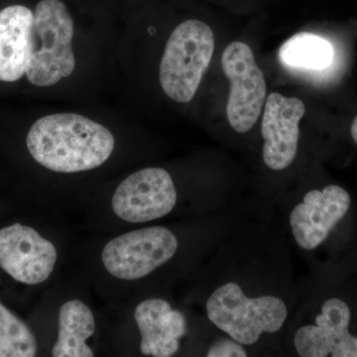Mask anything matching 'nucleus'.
Instances as JSON below:
<instances>
[{
    "instance_id": "f257e3e1",
    "label": "nucleus",
    "mask_w": 357,
    "mask_h": 357,
    "mask_svg": "<svg viewBox=\"0 0 357 357\" xmlns=\"http://www.w3.org/2000/svg\"><path fill=\"white\" fill-rule=\"evenodd\" d=\"M26 145L47 170L75 174L95 170L114 153L115 138L109 128L77 114L45 115L33 123Z\"/></svg>"
},
{
    "instance_id": "f03ea898",
    "label": "nucleus",
    "mask_w": 357,
    "mask_h": 357,
    "mask_svg": "<svg viewBox=\"0 0 357 357\" xmlns=\"http://www.w3.org/2000/svg\"><path fill=\"white\" fill-rule=\"evenodd\" d=\"M75 26L61 0H41L34 10L32 56L26 77L40 88L67 79L76 68L73 50Z\"/></svg>"
},
{
    "instance_id": "7ed1b4c3",
    "label": "nucleus",
    "mask_w": 357,
    "mask_h": 357,
    "mask_svg": "<svg viewBox=\"0 0 357 357\" xmlns=\"http://www.w3.org/2000/svg\"><path fill=\"white\" fill-rule=\"evenodd\" d=\"M215 52V35L197 20L181 23L167 41L159 67L162 89L178 103L191 102Z\"/></svg>"
},
{
    "instance_id": "20e7f679",
    "label": "nucleus",
    "mask_w": 357,
    "mask_h": 357,
    "mask_svg": "<svg viewBox=\"0 0 357 357\" xmlns=\"http://www.w3.org/2000/svg\"><path fill=\"white\" fill-rule=\"evenodd\" d=\"M211 323L244 345L255 344L263 333L281 330L288 317L285 303L275 296L249 298L234 282L213 291L206 302Z\"/></svg>"
},
{
    "instance_id": "39448f33",
    "label": "nucleus",
    "mask_w": 357,
    "mask_h": 357,
    "mask_svg": "<svg viewBox=\"0 0 357 357\" xmlns=\"http://www.w3.org/2000/svg\"><path fill=\"white\" fill-rule=\"evenodd\" d=\"M177 237L165 227H148L115 236L103 246L105 271L121 281L145 278L177 253Z\"/></svg>"
},
{
    "instance_id": "423d86ee",
    "label": "nucleus",
    "mask_w": 357,
    "mask_h": 357,
    "mask_svg": "<svg viewBox=\"0 0 357 357\" xmlns=\"http://www.w3.org/2000/svg\"><path fill=\"white\" fill-rule=\"evenodd\" d=\"M222 67L230 84L227 119L236 132H248L257 122L265 105L267 86L264 74L250 47L243 42H234L225 48Z\"/></svg>"
},
{
    "instance_id": "0eeeda50",
    "label": "nucleus",
    "mask_w": 357,
    "mask_h": 357,
    "mask_svg": "<svg viewBox=\"0 0 357 357\" xmlns=\"http://www.w3.org/2000/svg\"><path fill=\"white\" fill-rule=\"evenodd\" d=\"M177 204L170 174L162 168L141 169L117 185L112 198L114 215L123 222L145 223L166 217Z\"/></svg>"
},
{
    "instance_id": "6e6552de",
    "label": "nucleus",
    "mask_w": 357,
    "mask_h": 357,
    "mask_svg": "<svg viewBox=\"0 0 357 357\" xmlns=\"http://www.w3.org/2000/svg\"><path fill=\"white\" fill-rule=\"evenodd\" d=\"M58 261L55 244L21 223L0 229V268L13 280L35 286L50 278Z\"/></svg>"
},
{
    "instance_id": "1a4fd4ad",
    "label": "nucleus",
    "mask_w": 357,
    "mask_h": 357,
    "mask_svg": "<svg viewBox=\"0 0 357 357\" xmlns=\"http://www.w3.org/2000/svg\"><path fill=\"white\" fill-rule=\"evenodd\" d=\"M351 204L349 192L340 185H330L321 191L307 192L290 215L296 243L305 250L318 248L347 215Z\"/></svg>"
},
{
    "instance_id": "9d476101",
    "label": "nucleus",
    "mask_w": 357,
    "mask_h": 357,
    "mask_svg": "<svg viewBox=\"0 0 357 357\" xmlns=\"http://www.w3.org/2000/svg\"><path fill=\"white\" fill-rule=\"evenodd\" d=\"M261 122L263 160L268 168L282 171L288 168L297 156L299 123L306 107L297 98L273 93L264 105Z\"/></svg>"
},
{
    "instance_id": "9b49d317",
    "label": "nucleus",
    "mask_w": 357,
    "mask_h": 357,
    "mask_svg": "<svg viewBox=\"0 0 357 357\" xmlns=\"http://www.w3.org/2000/svg\"><path fill=\"white\" fill-rule=\"evenodd\" d=\"M351 310L347 303L331 298L321 306L316 325L302 326L294 344L303 357H357V337L349 333Z\"/></svg>"
},
{
    "instance_id": "f8f14e48",
    "label": "nucleus",
    "mask_w": 357,
    "mask_h": 357,
    "mask_svg": "<svg viewBox=\"0 0 357 357\" xmlns=\"http://www.w3.org/2000/svg\"><path fill=\"white\" fill-rule=\"evenodd\" d=\"M134 319L140 333L143 356L170 357L177 354L181 338L187 332L182 312L174 310L166 300L151 298L136 306Z\"/></svg>"
},
{
    "instance_id": "ddd939ff",
    "label": "nucleus",
    "mask_w": 357,
    "mask_h": 357,
    "mask_svg": "<svg viewBox=\"0 0 357 357\" xmlns=\"http://www.w3.org/2000/svg\"><path fill=\"white\" fill-rule=\"evenodd\" d=\"M34 13L11 6L0 11V82L13 83L26 76L33 49Z\"/></svg>"
},
{
    "instance_id": "4468645a",
    "label": "nucleus",
    "mask_w": 357,
    "mask_h": 357,
    "mask_svg": "<svg viewBox=\"0 0 357 357\" xmlns=\"http://www.w3.org/2000/svg\"><path fill=\"white\" fill-rule=\"evenodd\" d=\"M95 332V314L91 307L82 300L67 301L59 309L57 340L52 349V356H95V352L88 344Z\"/></svg>"
},
{
    "instance_id": "2eb2a0df",
    "label": "nucleus",
    "mask_w": 357,
    "mask_h": 357,
    "mask_svg": "<svg viewBox=\"0 0 357 357\" xmlns=\"http://www.w3.org/2000/svg\"><path fill=\"white\" fill-rule=\"evenodd\" d=\"M279 60L291 69L324 70L333 63V49L323 37L298 33L282 45Z\"/></svg>"
},
{
    "instance_id": "dca6fc26",
    "label": "nucleus",
    "mask_w": 357,
    "mask_h": 357,
    "mask_svg": "<svg viewBox=\"0 0 357 357\" xmlns=\"http://www.w3.org/2000/svg\"><path fill=\"white\" fill-rule=\"evenodd\" d=\"M37 354L38 342L31 328L0 303V357H33Z\"/></svg>"
},
{
    "instance_id": "f3484780",
    "label": "nucleus",
    "mask_w": 357,
    "mask_h": 357,
    "mask_svg": "<svg viewBox=\"0 0 357 357\" xmlns=\"http://www.w3.org/2000/svg\"><path fill=\"white\" fill-rule=\"evenodd\" d=\"M208 357H245V349L234 338H222L211 345L206 354Z\"/></svg>"
},
{
    "instance_id": "a211bd4d",
    "label": "nucleus",
    "mask_w": 357,
    "mask_h": 357,
    "mask_svg": "<svg viewBox=\"0 0 357 357\" xmlns=\"http://www.w3.org/2000/svg\"><path fill=\"white\" fill-rule=\"evenodd\" d=\"M351 132L352 138H354V140L356 141L357 144V116L354 119V122H352Z\"/></svg>"
}]
</instances>
